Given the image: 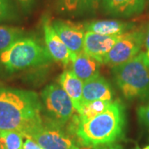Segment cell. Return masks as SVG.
I'll use <instances>...</instances> for the list:
<instances>
[{
  "mask_svg": "<svg viewBox=\"0 0 149 149\" xmlns=\"http://www.w3.org/2000/svg\"><path fill=\"white\" fill-rule=\"evenodd\" d=\"M110 104H111L110 101H105V100H95V101L85 103L82 104L81 110L78 113L77 117L82 121L89 120L105 111Z\"/></svg>",
  "mask_w": 149,
  "mask_h": 149,
  "instance_id": "e0dca14e",
  "label": "cell"
},
{
  "mask_svg": "<svg viewBox=\"0 0 149 149\" xmlns=\"http://www.w3.org/2000/svg\"><path fill=\"white\" fill-rule=\"evenodd\" d=\"M80 0H59L58 8L60 11L66 13H77Z\"/></svg>",
  "mask_w": 149,
  "mask_h": 149,
  "instance_id": "44dd1931",
  "label": "cell"
},
{
  "mask_svg": "<svg viewBox=\"0 0 149 149\" xmlns=\"http://www.w3.org/2000/svg\"><path fill=\"white\" fill-rule=\"evenodd\" d=\"M42 103L52 122L60 126L71 120L74 108L69 95L62 87L56 83H52L42 91Z\"/></svg>",
  "mask_w": 149,
  "mask_h": 149,
  "instance_id": "5b68a950",
  "label": "cell"
},
{
  "mask_svg": "<svg viewBox=\"0 0 149 149\" xmlns=\"http://www.w3.org/2000/svg\"><path fill=\"white\" fill-rule=\"evenodd\" d=\"M26 140L25 142L23 143V147H22V149H43L39 144L37 143V142L34 140L33 139H32L31 137L29 136H26L24 137Z\"/></svg>",
  "mask_w": 149,
  "mask_h": 149,
  "instance_id": "cb8c5ba5",
  "label": "cell"
},
{
  "mask_svg": "<svg viewBox=\"0 0 149 149\" xmlns=\"http://www.w3.org/2000/svg\"><path fill=\"white\" fill-rule=\"evenodd\" d=\"M42 31L46 47L53 61L65 66L71 64L76 54L71 52L61 41L52 27V22L47 17L42 18Z\"/></svg>",
  "mask_w": 149,
  "mask_h": 149,
  "instance_id": "ba28073f",
  "label": "cell"
},
{
  "mask_svg": "<svg viewBox=\"0 0 149 149\" xmlns=\"http://www.w3.org/2000/svg\"><path fill=\"white\" fill-rule=\"evenodd\" d=\"M52 27L71 52L78 54L83 52L85 34L84 26L72 22L57 19L52 22Z\"/></svg>",
  "mask_w": 149,
  "mask_h": 149,
  "instance_id": "9c48e42d",
  "label": "cell"
},
{
  "mask_svg": "<svg viewBox=\"0 0 149 149\" xmlns=\"http://www.w3.org/2000/svg\"><path fill=\"white\" fill-rule=\"evenodd\" d=\"M145 30L133 29L121 35L119 40L113 47L103 61V64L116 67L124 64L138 56L143 46Z\"/></svg>",
  "mask_w": 149,
  "mask_h": 149,
  "instance_id": "8992f818",
  "label": "cell"
},
{
  "mask_svg": "<svg viewBox=\"0 0 149 149\" xmlns=\"http://www.w3.org/2000/svg\"><path fill=\"white\" fill-rule=\"evenodd\" d=\"M43 149H80L74 140L64 133L61 126L52 122L42 123L28 135Z\"/></svg>",
  "mask_w": 149,
  "mask_h": 149,
  "instance_id": "52a82bcc",
  "label": "cell"
},
{
  "mask_svg": "<svg viewBox=\"0 0 149 149\" xmlns=\"http://www.w3.org/2000/svg\"><path fill=\"white\" fill-rule=\"evenodd\" d=\"M135 149H149V144H148V145H147V146H145V147H144V148H139V146H136Z\"/></svg>",
  "mask_w": 149,
  "mask_h": 149,
  "instance_id": "4316f807",
  "label": "cell"
},
{
  "mask_svg": "<svg viewBox=\"0 0 149 149\" xmlns=\"http://www.w3.org/2000/svg\"><path fill=\"white\" fill-rule=\"evenodd\" d=\"M18 6L24 13H30L33 9L36 0H16Z\"/></svg>",
  "mask_w": 149,
  "mask_h": 149,
  "instance_id": "603a6c76",
  "label": "cell"
},
{
  "mask_svg": "<svg viewBox=\"0 0 149 149\" xmlns=\"http://www.w3.org/2000/svg\"><path fill=\"white\" fill-rule=\"evenodd\" d=\"M24 37L25 31L20 27L0 25V55Z\"/></svg>",
  "mask_w": 149,
  "mask_h": 149,
  "instance_id": "2e32d148",
  "label": "cell"
},
{
  "mask_svg": "<svg viewBox=\"0 0 149 149\" xmlns=\"http://www.w3.org/2000/svg\"><path fill=\"white\" fill-rule=\"evenodd\" d=\"M119 36H104L95 32H85L83 52L103 64V61L113 47L119 40Z\"/></svg>",
  "mask_w": 149,
  "mask_h": 149,
  "instance_id": "30bf717a",
  "label": "cell"
},
{
  "mask_svg": "<svg viewBox=\"0 0 149 149\" xmlns=\"http://www.w3.org/2000/svg\"><path fill=\"white\" fill-rule=\"evenodd\" d=\"M113 74L124 98L128 100H149V65L143 52L113 67Z\"/></svg>",
  "mask_w": 149,
  "mask_h": 149,
  "instance_id": "277c9868",
  "label": "cell"
},
{
  "mask_svg": "<svg viewBox=\"0 0 149 149\" xmlns=\"http://www.w3.org/2000/svg\"><path fill=\"white\" fill-rule=\"evenodd\" d=\"M59 85L69 95L73 103L74 110L79 113L82 107L84 82L74 74L72 70L66 69L59 76Z\"/></svg>",
  "mask_w": 149,
  "mask_h": 149,
  "instance_id": "4fadbf2b",
  "label": "cell"
},
{
  "mask_svg": "<svg viewBox=\"0 0 149 149\" xmlns=\"http://www.w3.org/2000/svg\"><path fill=\"white\" fill-rule=\"evenodd\" d=\"M144 47H145V52H144V56L146 61L149 65V23L147 26V28L145 30V37H144Z\"/></svg>",
  "mask_w": 149,
  "mask_h": 149,
  "instance_id": "d4e9b609",
  "label": "cell"
},
{
  "mask_svg": "<svg viewBox=\"0 0 149 149\" xmlns=\"http://www.w3.org/2000/svg\"><path fill=\"white\" fill-rule=\"evenodd\" d=\"M52 61L46 46L33 37H22L0 55V65L8 73L45 65Z\"/></svg>",
  "mask_w": 149,
  "mask_h": 149,
  "instance_id": "3957f363",
  "label": "cell"
},
{
  "mask_svg": "<svg viewBox=\"0 0 149 149\" xmlns=\"http://www.w3.org/2000/svg\"><path fill=\"white\" fill-rule=\"evenodd\" d=\"M19 19V8L16 0H0V22Z\"/></svg>",
  "mask_w": 149,
  "mask_h": 149,
  "instance_id": "d6986e66",
  "label": "cell"
},
{
  "mask_svg": "<svg viewBox=\"0 0 149 149\" xmlns=\"http://www.w3.org/2000/svg\"><path fill=\"white\" fill-rule=\"evenodd\" d=\"M83 26L85 32L104 36H119L134 29L133 23L119 20H96L86 22Z\"/></svg>",
  "mask_w": 149,
  "mask_h": 149,
  "instance_id": "5bb4252c",
  "label": "cell"
},
{
  "mask_svg": "<svg viewBox=\"0 0 149 149\" xmlns=\"http://www.w3.org/2000/svg\"><path fill=\"white\" fill-rule=\"evenodd\" d=\"M126 128V110L118 100L111 102L105 111L93 118L82 121L77 116L71 118L70 129L85 148L113 143L123 139Z\"/></svg>",
  "mask_w": 149,
  "mask_h": 149,
  "instance_id": "7a4b0ae2",
  "label": "cell"
},
{
  "mask_svg": "<svg viewBox=\"0 0 149 149\" xmlns=\"http://www.w3.org/2000/svg\"><path fill=\"white\" fill-rule=\"evenodd\" d=\"M113 92L109 83L101 75L84 82L82 104L95 100L113 101Z\"/></svg>",
  "mask_w": 149,
  "mask_h": 149,
  "instance_id": "7c38bea8",
  "label": "cell"
},
{
  "mask_svg": "<svg viewBox=\"0 0 149 149\" xmlns=\"http://www.w3.org/2000/svg\"><path fill=\"white\" fill-rule=\"evenodd\" d=\"M102 0H80L77 13L79 15L95 14Z\"/></svg>",
  "mask_w": 149,
  "mask_h": 149,
  "instance_id": "ffe728a7",
  "label": "cell"
},
{
  "mask_svg": "<svg viewBox=\"0 0 149 149\" xmlns=\"http://www.w3.org/2000/svg\"><path fill=\"white\" fill-rule=\"evenodd\" d=\"M100 62L84 52L75 55L71 62V70L83 82L100 74Z\"/></svg>",
  "mask_w": 149,
  "mask_h": 149,
  "instance_id": "9a60e30c",
  "label": "cell"
},
{
  "mask_svg": "<svg viewBox=\"0 0 149 149\" xmlns=\"http://www.w3.org/2000/svg\"><path fill=\"white\" fill-rule=\"evenodd\" d=\"M24 136L17 131H0V144L3 149H22Z\"/></svg>",
  "mask_w": 149,
  "mask_h": 149,
  "instance_id": "ac0fdd59",
  "label": "cell"
},
{
  "mask_svg": "<svg viewBox=\"0 0 149 149\" xmlns=\"http://www.w3.org/2000/svg\"><path fill=\"white\" fill-rule=\"evenodd\" d=\"M137 114L140 123L149 133V102L148 104L141 105L137 109Z\"/></svg>",
  "mask_w": 149,
  "mask_h": 149,
  "instance_id": "7402d4cb",
  "label": "cell"
},
{
  "mask_svg": "<svg viewBox=\"0 0 149 149\" xmlns=\"http://www.w3.org/2000/svg\"><path fill=\"white\" fill-rule=\"evenodd\" d=\"M93 149H124L120 144L118 143H113L104 144V145H100L93 148Z\"/></svg>",
  "mask_w": 149,
  "mask_h": 149,
  "instance_id": "484cf974",
  "label": "cell"
},
{
  "mask_svg": "<svg viewBox=\"0 0 149 149\" xmlns=\"http://www.w3.org/2000/svg\"><path fill=\"white\" fill-rule=\"evenodd\" d=\"M0 149H3L2 148V147H1V144H0Z\"/></svg>",
  "mask_w": 149,
  "mask_h": 149,
  "instance_id": "83f0119b",
  "label": "cell"
},
{
  "mask_svg": "<svg viewBox=\"0 0 149 149\" xmlns=\"http://www.w3.org/2000/svg\"><path fill=\"white\" fill-rule=\"evenodd\" d=\"M42 103L36 92L0 86V131H17L24 137L43 122Z\"/></svg>",
  "mask_w": 149,
  "mask_h": 149,
  "instance_id": "6da1fadb",
  "label": "cell"
},
{
  "mask_svg": "<svg viewBox=\"0 0 149 149\" xmlns=\"http://www.w3.org/2000/svg\"><path fill=\"white\" fill-rule=\"evenodd\" d=\"M103 12L113 17H129L143 13L146 0H102Z\"/></svg>",
  "mask_w": 149,
  "mask_h": 149,
  "instance_id": "8fae6325",
  "label": "cell"
}]
</instances>
